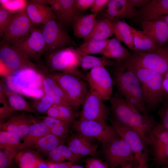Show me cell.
Returning a JSON list of instances; mask_svg holds the SVG:
<instances>
[{
  "mask_svg": "<svg viewBox=\"0 0 168 168\" xmlns=\"http://www.w3.org/2000/svg\"><path fill=\"white\" fill-rule=\"evenodd\" d=\"M54 18L43 25L41 29L45 42L46 55L72 44L73 41L62 24Z\"/></svg>",
  "mask_w": 168,
  "mask_h": 168,
  "instance_id": "obj_9",
  "label": "cell"
},
{
  "mask_svg": "<svg viewBox=\"0 0 168 168\" xmlns=\"http://www.w3.org/2000/svg\"><path fill=\"white\" fill-rule=\"evenodd\" d=\"M96 140L77 133L68 138L67 146L72 152L81 158L86 156H94L97 154L98 146Z\"/></svg>",
  "mask_w": 168,
  "mask_h": 168,
  "instance_id": "obj_20",
  "label": "cell"
},
{
  "mask_svg": "<svg viewBox=\"0 0 168 168\" xmlns=\"http://www.w3.org/2000/svg\"><path fill=\"white\" fill-rule=\"evenodd\" d=\"M12 45L29 59L38 60L44 54L45 42L41 29L34 28Z\"/></svg>",
  "mask_w": 168,
  "mask_h": 168,
  "instance_id": "obj_12",
  "label": "cell"
},
{
  "mask_svg": "<svg viewBox=\"0 0 168 168\" xmlns=\"http://www.w3.org/2000/svg\"><path fill=\"white\" fill-rule=\"evenodd\" d=\"M15 159L19 168H35L43 160L39 153L31 148H26L19 151Z\"/></svg>",
  "mask_w": 168,
  "mask_h": 168,
  "instance_id": "obj_34",
  "label": "cell"
},
{
  "mask_svg": "<svg viewBox=\"0 0 168 168\" xmlns=\"http://www.w3.org/2000/svg\"><path fill=\"white\" fill-rule=\"evenodd\" d=\"M72 106L54 104L46 113L48 116L54 118L71 123L78 116Z\"/></svg>",
  "mask_w": 168,
  "mask_h": 168,
  "instance_id": "obj_32",
  "label": "cell"
},
{
  "mask_svg": "<svg viewBox=\"0 0 168 168\" xmlns=\"http://www.w3.org/2000/svg\"><path fill=\"white\" fill-rule=\"evenodd\" d=\"M148 151L147 150L144 152L143 154L137 161L138 165L136 168H148Z\"/></svg>",
  "mask_w": 168,
  "mask_h": 168,
  "instance_id": "obj_52",
  "label": "cell"
},
{
  "mask_svg": "<svg viewBox=\"0 0 168 168\" xmlns=\"http://www.w3.org/2000/svg\"><path fill=\"white\" fill-rule=\"evenodd\" d=\"M100 96L96 91L90 90L82 103L79 119L91 120L106 124L110 109L104 103Z\"/></svg>",
  "mask_w": 168,
  "mask_h": 168,
  "instance_id": "obj_10",
  "label": "cell"
},
{
  "mask_svg": "<svg viewBox=\"0 0 168 168\" xmlns=\"http://www.w3.org/2000/svg\"><path fill=\"white\" fill-rule=\"evenodd\" d=\"M0 85L2 87L9 105L15 110L36 113L32 107L20 94L10 90L2 81H0Z\"/></svg>",
  "mask_w": 168,
  "mask_h": 168,
  "instance_id": "obj_28",
  "label": "cell"
},
{
  "mask_svg": "<svg viewBox=\"0 0 168 168\" xmlns=\"http://www.w3.org/2000/svg\"><path fill=\"white\" fill-rule=\"evenodd\" d=\"M48 4L50 6L52 10L58 19L62 24L63 21L62 8L59 0H47Z\"/></svg>",
  "mask_w": 168,
  "mask_h": 168,
  "instance_id": "obj_48",
  "label": "cell"
},
{
  "mask_svg": "<svg viewBox=\"0 0 168 168\" xmlns=\"http://www.w3.org/2000/svg\"><path fill=\"white\" fill-rule=\"evenodd\" d=\"M98 12L86 15L78 14L72 23L73 34L76 37L83 38L88 36L95 26Z\"/></svg>",
  "mask_w": 168,
  "mask_h": 168,
  "instance_id": "obj_25",
  "label": "cell"
},
{
  "mask_svg": "<svg viewBox=\"0 0 168 168\" xmlns=\"http://www.w3.org/2000/svg\"><path fill=\"white\" fill-rule=\"evenodd\" d=\"M15 111L9 105L2 87L0 85V121L12 117Z\"/></svg>",
  "mask_w": 168,
  "mask_h": 168,
  "instance_id": "obj_42",
  "label": "cell"
},
{
  "mask_svg": "<svg viewBox=\"0 0 168 168\" xmlns=\"http://www.w3.org/2000/svg\"><path fill=\"white\" fill-rule=\"evenodd\" d=\"M109 100L113 119L136 131L147 145H149L150 133L156 123L154 119L142 114L119 93H115Z\"/></svg>",
  "mask_w": 168,
  "mask_h": 168,
  "instance_id": "obj_1",
  "label": "cell"
},
{
  "mask_svg": "<svg viewBox=\"0 0 168 168\" xmlns=\"http://www.w3.org/2000/svg\"><path fill=\"white\" fill-rule=\"evenodd\" d=\"M36 70L40 74L43 79V89L45 95L50 97L54 104H64L73 107L67 95L57 83L47 68L41 66Z\"/></svg>",
  "mask_w": 168,
  "mask_h": 168,
  "instance_id": "obj_18",
  "label": "cell"
},
{
  "mask_svg": "<svg viewBox=\"0 0 168 168\" xmlns=\"http://www.w3.org/2000/svg\"><path fill=\"white\" fill-rule=\"evenodd\" d=\"M20 138L12 133L0 130V148L18 151L21 150L22 142Z\"/></svg>",
  "mask_w": 168,
  "mask_h": 168,
  "instance_id": "obj_39",
  "label": "cell"
},
{
  "mask_svg": "<svg viewBox=\"0 0 168 168\" xmlns=\"http://www.w3.org/2000/svg\"><path fill=\"white\" fill-rule=\"evenodd\" d=\"M19 94L35 99H40L45 95L43 88H25L21 90Z\"/></svg>",
  "mask_w": 168,
  "mask_h": 168,
  "instance_id": "obj_46",
  "label": "cell"
},
{
  "mask_svg": "<svg viewBox=\"0 0 168 168\" xmlns=\"http://www.w3.org/2000/svg\"><path fill=\"white\" fill-rule=\"evenodd\" d=\"M46 56L47 68L49 72L72 74L86 80V76L79 69L81 56L76 49L67 47Z\"/></svg>",
  "mask_w": 168,
  "mask_h": 168,
  "instance_id": "obj_4",
  "label": "cell"
},
{
  "mask_svg": "<svg viewBox=\"0 0 168 168\" xmlns=\"http://www.w3.org/2000/svg\"><path fill=\"white\" fill-rule=\"evenodd\" d=\"M149 138L154 163L162 167L168 165V130L156 123Z\"/></svg>",
  "mask_w": 168,
  "mask_h": 168,
  "instance_id": "obj_13",
  "label": "cell"
},
{
  "mask_svg": "<svg viewBox=\"0 0 168 168\" xmlns=\"http://www.w3.org/2000/svg\"><path fill=\"white\" fill-rule=\"evenodd\" d=\"M4 82L10 90L19 94L25 88L43 89L42 77L36 69L21 71L5 77Z\"/></svg>",
  "mask_w": 168,
  "mask_h": 168,
  "instance_id": "obj_14",
  "label": "cell"
},
{
  "mask_svg": "<svg viewBox=\"0 0 168 168\" xmlns=\"http://www.w3.org/2000/svg\"><path fill=\"white\" fill-rule=\"evenodd\" d=\"M150 0H129L131 5L134 7L142 8L146 6L151 1Z\"/></svg>",
  "mask_w": 168,
  "mask_h": 168,
  "instance_id": "obj_53",
  "label": "cell"
},
{
  "mask_svg": "<svg viewBox=\"0 0 168 168\" xmlns=\"http://www.w3.org/2000/svg\"><path fill=\"white\" fill-rule=\"evenodd\" d=\"M90 90L96 92L103 100H109L113 91V83L110 73L105 67L93 68L86 76Z\"/></svg>",
  "mask_w": 168,
  "mask_h": 168,
  "instance_id": "obj_15",
  "label": "cell"
},
{
  "mask_svg": "<svg viewBox=\"0 0 168 168\" xmlns=\"http://www.w3.org/2000/svg\"><path fill=\"white\" fill-rule=\"evenodd\" d=\"M106 7L102 16L109 20L138 17V11L131 5L129 0H109Z\"/></svg>",
  "mask_w": 168,
  "mask_h": 168,
  "instance_id": "obj_19",
  "label": "cell"
},
{
  "mask_svg": "<svg viewBox=\"0 0 168 168\" xmlns=\"http://www.w3.org/2000/svg\"><path fill=\"white\" fill-rule=\"evenodd\" d=\"M161 104L157 113L161 118V124L168 130V95L165 94Z\"/></svg>",
  "mask_w": 168,
  "mask_h": 168,
  "instance_id": "obj_45",
  "label": "cell"
},
{
  "mask_svg": "<svg viewBox=\"0 0 168 168\" xmlns=\"http://www.w3.org/2000/svg\"><path fill=\"white\" fill-rule=\"evenodd\" d=\"M103 152L107 163L110 168H115L135 161L132 150L127 143L120 138L103 145Z\"/></svg>",
  "mask_w": 168,
  "mask_h": 168,
  "instance_id": "obj_11",
  "label": "cell"
},
{
  "mask_svg": "<svg viewBox=\"0 0 168 168\" xmlns=\"http://www.w3.org/2000/svg\"><path fill=\"white\" fill-rule=\"evenodd\" d=\"M70 168H86V167H84L82 166L73 165V164L71 166Z\"/></svg>",
  "mask_w": 168,
  "mask_h": 168,
  "instance_id": "obj_58",
  "label": "cell"
},
{
  "mask_svg": "<svg viewBox=\"0 0 168 168\" xmlns=\"http://www.w3.org/2000/svg\"><path fill=\"white\" fill-rule=\"evenodd\" d=\"M119 63L103 56L97 57L90 55L81 56L80 67L84 70L104 67L105 66H117Z\"/></svg>",
  "mask_w": 168,
  "mask_h": 168,
  "instance_id": "obj_37",
  "label": "cell"
},
{
  "mask_svg": "<svg viewBox=\"0 0 168 168\" xmlns=\"http://www.w3.org/2000/svg\"><path fill=\"white\" fill-rule=\"evenodd\" d=\"M16 12L0 5V35L2 36Z\"/></svg>",
  "mask_w": 168,
  "mask_h": 168,
  "instance_id": "obj_41",
  "label": "cell"
},
{
  "mask_svg": "<svg viewBox=\"0 0 168 168\" xmlns=\"http://www.w3.org/2000/svg\"><path fill=\"white\" fill-rule=\"evenodd\" d=\"M72 127L77 133L95 139L105 145L120 138L113 127L97 121L75 120Z\"/></svg>",
  "mask_w": 168,
  "mask_h": 168,
  "instance_id": "obj_7",
  "label": "cell"
},
{
  "mask_svg": "<svg viewBox=\"0 0 168 168\" xmlns=\"http://www.w3.org/2000/svg\"><path fill=\"white\" fill-rule=\"evenodd\" d=\"M35 168H49L47 162L43 160L40 162Z\"/></svg>",
  "mask_w": 168,
  "mask_h": 168,
  "instance_id": "obj_55",
  "label": "cell"
},
{
  "mask_svg": "<svg viewBox=\"0 0 168 168\" xmlns=\"http://www.w3.org/2000/svg\"><path fill=\"white\" fill-rule=\"evenodd\" d=\"M49 161L61 162L68 159L73 163L81 158L72 152L67 146L61 145L50 152L47 155Z\"/></svg>",
  "mask_w": 168,
  "mask_h": 168,
  "instance_id": "obj_36",
  "label": "cell"
},
{
  "mask_svg": "<svg viewBox=\"0 0 168 168\" xmlns=\"http://www.w3.org/2000/svg\"><path fill=\"white\" fill-rule=\"evenodd\" d=\"M121 63L133 71L138 77L147 109H156L162 102L165 94L163 85L164 76L146 68L124 62Z\"/></svg>",
  "mask_w": 168,
  "mask_h": 168,
  "instance_id": "obj_2",
  "label": "cell"
},
{
  "mask_svg": "<svg viewBox=\"0 0 168 168\" xmlns=\"http://www.w3.org/2000/svg\"><path fill=\"white\" fill-rule=\"evenodd\" d=\"M138 16L142 21L157 19L168 15V0H152L138 11Z\"/></svg>",
  "mask_w": 168,
  "mask_h": 168,
  "instance_id": "obj_24",
  "label": "cell"
},
{
  "mask_svg": "<svg viewBox=\"0 0 168 168\" xmlns=\"http://www.w3.org/2000/svg\"><path fill=\"white\" fill-rule=\"evenodd\" d=\"M113 127L119 137L128 145L134 156L137 162L143 154L148 150L147 145L139 134L135 130L123 125L114 119L110 120Z\"/></svg>",
  "mask_w": 168,
  "mask_h": 168,
  "instance_id": "obj_17",
  "label": "cell"
},
{
  "mask_svg": "<svg viewBox=\"0 0 168 168\" xmlns=\"http://www.w3.org/2000/svg\"><path fill=\"white\" fill-rule=\"evenodd\" d=\"M24 9L29 19L35 25L40 23L44 25L50 20L57 17L50 7L36 0L29 1L26 4Z\"/></svg>",
  "mask_w": 168,
  "mask_h": 168,
  "instance_id": "obj_23",
  "label": "cell"
},
{
  "mask_svg": "<svg viewBox=\"0 0 168 168\" xmlns=\"http://www.w3.org/2000/svg\"><path fill=\"white\" fill-rule=\"evenodd\" d=\"M109 0H95L90 8L92 13L98 12L107 7Z\"/></svg>",
  "mask_w": 168,
  "mask_h": 168,
  "instance_id": "obj_49",
  "label": "cell"
},
{
  "mask_svg": "<svg viewBox=\"0 0 168 168\" xmlns=\"http://www.w3.org/2000/svg\"><path fill=\"white\" fill-rule=\"evenodd\" d=\"M122 62L152 70L164 76L168 70V45L149 51L130 54Z\"/></svg>",
  "mask_w": 168,
  "mask_h": 168,
  "instance_id": "obj_5",
  "label": "cell"
},
{
  "mask_svg": "<svg viewBox=\"0 0 168 168\" xmlns=\"http://www.w3.org/2000/svg\"><path fill=\"white\" fill-rule=\"evenodd\" d=\"M157 19H161L164 21L168 25V15L161 16Z\"/></svg>",
  "mask_w": 168,
  "mask_h": 168,
  "instance_id": "obj_57",
  "label": "cell"
},
{
  "mask_svg": "<svg viewBox=\"0 0 168 168\" xmlns=\"http://www.w3.org/2000/svg\"><path fill=\"white\" fill-rule=\"evenodd\" d=\"M49 168H70L73 163L70 161L68 162H47Z\"/></svg>",
  "mask_w": 168,
  "mask_h": 168,
  "instance_id": "obj_51",
  "label": "cell"
},
{
  "mask_svg": "<svg viewBox=\"0 0 168 168\" xmlns=\"http://www.w3.org/2000/svg\"><path fill=\"white\" fill-rule=\"evenodd\" d=\"M133 43L136 52H147L154 50L160 46L142 30L132 27Z\"/></svg>",
  "mask_w": 168,
  "mask_h": 168,
  "instance_id": "obj_33",
  "label": "cell"
},
{
  "mask_svg": "<svg viewBox=\"0 0 168 168\" xmlns=\"http://www.w3.org/2000/svg\"><path fill=\"white\" fill-rule=\"evenodd\" d=\"M26 15L24 7L17 12L2 36L1 43L11 45L35 28Z\"/></svg>",
  "mask_w": 168,
  "mask_h": 168,
  "instance_id": "obj_16",
  "label": "cell"
},
{
  "mask_svg": "<svg viewBox=\"0 0 168 168\" xmlns=\"http://www.w3.org/2000/svg\"><path fill=\"white\" fill-rule=\"evenodd\" d=\"M163 85L165 94L168 95V70L164 76Z\"/></svg>",
  "mask_w": 168,
  "mask_h": 168,
  "instance_id": "obj_54",
  "label": "cell"
},
{
  "mask_svg": "<svg viewBox=\"0 0 168 168\" xmlns=\"http://www.w3.org/2000/svg\"><path fill=\"white\" fill-rule=\"evenodd\" d=\"M109 21L117 39L125 44L130 49L136 52L133 43L132 27L120 20Z\"/></svg>",
  "mask_w": 168,
  "mask_h": 168,
  "instance_id": "obj_27",
  "label": "cell"
},
{
  "mask_svg": "<svg viewBox=\"0 0 168 168\" xmlns=\"http://www.w3.org/2000/svg\"><path fill=\"white\" fill-rule=\"evenodd\" d=\"M18 152L7 149H0V168H8Z\"/></svg>",
  "mask_w": 168,
  "mask_h": 168,
  "instance_id": "obj_44",
  "label": "cell"
},
{
  "mask_svg": "<svg viewBox=\"0 0 168 168\" xmlns=\"http://www.w3.org/2000/svg\"><path fill=\"white\" fill-rule=\"evenodd\" d=\"M84 162L86 168H108V164L101 160L94 157L86 158Z\"/></svg>",
  "mask_w": 168,
  "mask_h": 168,
  "instance_id": "obj_47",
  "label": "cell"
},
{
  "mask_svg": "<svg viewBox=\"0 0 168 168\" xmlns=\"http://www.w3.org/2000/svg\"><path fill=\"white\" fill-rule=\"evenodd\" d=\"M113 33L112 26L109 20L104 18L98 19L91 33L84 39V42L92 40H107Z\"/></svg>",
  "mask_w": 168,
  "mask_h": 168,
  "instance_id": "obj_29",
  "label": "cell"
},
{
  "mask_svg": "<svg viewBox=\"0 0 168 168\" xmlns=\"http://www.w3.org/2000/svg\"><path fill=\"white\" fill-rule=\"evenodd\" d=\"M141 27L142 31L160 47L168 43V25L164 21L159 19L142 21Z\"/></svg>",
  "mask_w": 168,
  "mask_h": 168,
  "instance_id": "obj_22",
  "label": "cell"
},
{
  "mask_svg": "<svg viewBox=\"0 0 168 168\" xmlns=\"http://www.w3.org/2000/svg\"><path fill=\"white\" fill-rule=\"evenodd\" d=\"M42 121L50 133L64 139L68 136L69 123L47 116L43 117Z\"/></svg>",
  "mask_w": 168,
  "mask_h": 168,
  "instance_id": "obj_35",
  "label": "cell"
},
{
  "mask_svg": "<svg viewBox=\"0 0 168 168\" xmlns=\"http://www.w3.org/2000/svg\"><path fill=\"white\" fill-rule=\"evenodd\" d=\"M49 133V128L42 121H35L32 124L28 134L23 139L21 150L33 148L36 142L41 137Z\"/></svg>",
  "mask_w": 168,
  "mask_h": 168,
  "instance_id": "obj_30",
  "label": "cell"
},
{
  "mask_svg": "<svg viewBox=\"0 0 168 168\" xmlns=\"http://www.w3.org/2000/svg\"><path fill=\"white\" fill-rule=\"evenodd\" d=\"M100 54L107 58L114 59L119 64L128 58L130 53L118 39L113 38L110 39Z\"/></svg>",
  "mask_w": 168,
  "mask_h": 168,
  "instance_id": "obj_26",
  "label": "cell"
},
{
  "mask_svg": "<svg viewBox=\"0 0 168 168\" xmlns=\"http://www.w3.org/2000/svg\"><path fill=\"white\" fill-rule=\"evenodd\" d=\"M36 121L31 114L23 112L13 116L6 122L0 124V130L15 134L21 139H23L28 134L32 124Z\"/></svg>",
  "mask_w": 168,
  "mask_h": 168,
  "instance_id": "obj_21",
  "label": "cell"
},
{
  "mask_svg": "<svg viewBox=\"0 0 168 168\" xmlns=\"http://www.w3.org/2000/svg\"><path fill=\"white\" fill-rule=\"evenodd\" d=\"M133 166L132 162L127 163L122 166V168H136Z\"/></svg>",
  "mask_w": 168,
  "mask_h": 168,
  "instance_id": "obj_56",
  "label": "cell"
},
{
  "mask_svg": "<svg viewBox=\"0 0 168 168\" xmlns=\"http://www.w3.org/2000/svg\"><path fill=\"white\" fill-rule=\"evenodd\" d=\"M49 72L69 99L73 107L82 105L88 91L84 80L72 74Z\"/></svg>",
  "mask_w": 168,
  "mask_h": 168,
  "instance_id": "obj_8",
  "label": "cell"
},
{
  "mask_svg": "<svg viewBox=\"0 0 168 168\" xmlns=\"http://www.w3.org/2000/svg\"><path fill=\"white\" fill-rule=\"evenodd\" d=\"M116 66L114 80L119 94L142 114L148 116L141 85L138 77L133 71L121 63Z\"/></svg>",
  "mask_w": 168,
  "mask_h": 168,
  "instance_id": "obj_3",
  "label": "cell"
},
{
  "mask_svg": "<svg viewBox=\"0 0 168 168\" xmlns=\"http://www.w3.org/2000/svg\"><path fill=\"white\" fill-rule=\"evenodd\" d=\"M95 0H75L77 7L79 11H84L90 8Z\"/></svg>",
  "mask_w": 168,
  "mask_h": 168,
  "instance_id": "obj_50",
  "label": "cell"
},
{
  "mask_svg": "<svg viewBox=\"0 0 168 168\" xmlns=\"http://www.w3.org/2000/svg\"><path fill=\"white\" fill-rule=\"evenodd\" d=\"M0 75L6 77L26 69H36V65L13 45L1 43Z\"/></svg>",
  "mask_w": 168,
  "mask_h": 168,
  "instance_id": "obj_6",
  "label": "cell"
},
{
  "mask_svg": "<svg viewBox=\"0 0 168 168\" xmlns=\"http://www.w3.org/2000/svg\"><path fill=\"white\" fill-rule=\"evenodd\" d=\"M110 39L104 40H92L84 43L76 50L81 56L100 54Z\"/></svg>",
  "mask_w": 168,
  "mask_h": 168,
  "instance_id": "obj_38",
  "label": "cell"
},
{
  "mask_svg": "<svg viewBox=\"0 0 168 168\" xmlns=\"http://www.w3.org/2000/svg\"><path fill=\"white\" fill-rule=\"evenodd\" d=\"M64 139L50 133L41 137L36 142L33 148L38 153L47 155L51 151L64 144Z\"/></svg>",
  "mask_w": 168,
  "mask_h": 168,
  "instance_id": "obj_31",
  "label": "cell"
},
{
  "mask_svg": "<svg viewBox=\"0 0 168 168\" xmlns=\"http://www.w3.org/2000/svg\"><path fill=\"white\" fill-rule=\"evenodd\" d=\"M54 104L53 100L45 95L34 102L32 107L36 112L46 113L49 109Z\"/></svg>",
  "mask_w": 168,
  "mask_h": 168,
  "instance_id": "obj_43",
  "label": "cell"
},
{
  "mask_svg": "<svg viewBox=\"0 0 168 168\" xmlns=\"http://www.w3.org/2000/svg\"><path fill=\"white\" fill-rule=\"evenodd\" d=\"M162 168H168V165L164 166L162 167Z\"/></svg>",
  "mask_w": 168,
  "mask_h": 168,
  "instance_id": "obj_59",
  "label": "cell"
},
{
  "mask_svg": "<svg viewBox=\"0 0 168 168\" xmlns=\"http://www.w3.org/2000/svg\"><path fill=\"white\" fill-rule=\"evenodd\" d=\"M59 0L62 8L63 23L68 24L72 23L75 18L79 14L75 0Z\"/></svg>",
  "mask_w": 168,
  "mask_h": 168,
  "instance_id": "obj_40",
  "label": "cell"
}]
</instances>
